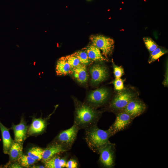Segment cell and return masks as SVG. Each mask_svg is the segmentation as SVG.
<instances>
[{
  "instance_id": "obj_1",
  "label": "cell",
  "mask_w": 168,
  "mask_h": 168,
  "mask_svg": "<svg viewBox=\"0 0 168 168\" xmlns=\"http://www.w3.org/2000/svg\"><path fill=\"white\" fill-rule=\"evenodd\" d=\"M74 124L79 128L84 130L96 125L101 113L85 103L75 100Z\"/></svg>"
},
{
  "instance_id": "obj_2",
  "label": "cell",
  "mask_w": 168,
  "mask_h": 168,
  "mask_svg": "<svg viewBox=\"0 0 168 168\" xmlns=\"http://www.w3.org/2000/svg\"><path fill=\"white\" fill-rule=\"evenodd\" d=\"M85 139L89 148L94 152L97 153L99 150L109 142L112 135L110 129L103 130L96 125L85 130Z\"/></svg>"
},
{
  "instance_id": "obj_3",
  "label": "cell",
  "mask_w": 168,
  "mask_h": 168,
  "mask_svg": "<svg viewBox=\"0 0 168 168\" xmlns=\"http://www.w3.org/2000/svg\"><path fill=\"white\" fill-rule=\"evenodd\" d=\"M116 147L110 142L100 149L99 162L101 165L107 168H112L115 165Z\"/></svg>"
},
{
  "instance_id": "obj_4",
  "label": "cell",
  "mask_w": 168,
  "mask_h": 168,
  "mask_svg": "<svg viewBox=\"0 0 168 168\" xmlns=\"http://www.w3.org/2000/svg\"><path fill=\"white\" fill-rule=\"evenodd\" d=\"M136 97L135 94L129 91L119 92L110 102L109 108L116 114L122 111L129 101Z\"/></svg>"
},
{
  "instance_id": "obj_5",
  "label": "cell",
  "mask_w": 168,
  "mask_h": 168,
  "mask_svg": "<svg viewBox=\"0 0 168 168\" xmlns=\"http://www.w3.org/2000/svg\"><path fill=\"white\" fill-rule=\"evenodd\" d=\"M90 39L92 44L101 51L106 58L112 54L114 44L113 39L101 35H92Z\"/></svg>"
},
{
  "instance_id": "obj_6",
  "label": "cell",
  "mask_w": 168,
  "mask_h": 168,
  "mask_svg": "<svg viewBox=\"0 0 168 168\" xmlns=\"http://www.w3.org/2000/svg\"><path fill=\"white\" fill-rule=\"evenodd\" d=\"M79 130L75 124L70 128L60 132L56 137L54 143L62 145L68 151L71 149Z\"/></svg>"
},
{
  "instance_id": "obj_7",
  "label": "cell",
  "mask_w": 168,
  "mask_h": 168,
  "mask_svg": "<svg viewBox=\"0 0 168 168\" xmlns=\"http://www.w3.org/2000/svg\"><path fill=\"white\" fill-rule=\"evenodd\" d=\"M115 114V119L109 128L112 136L118 132L128 128L134 119L129 114L124 111L119 112Z\"/></svg>"
},
{
  "instance_id": "obj_8",
  "label": "cell",
  "mask_w": 168,
  "mask_h": 168,
  "mask_svg": "<svg viewBox=\"0 0 168 168\" xmlns=\"http://www.w3.org/2000/svg\"><path fill=\"white\" fill-rule=\"evenodd\" d=\"M109 96L107 90L105 88L97 89L92 91L88 95L87 100L89 105L95 108L104 104Z\"/></svg>"
},
{
  "instance_id": "obj_9",
  "label": "cell",
  "mask_w": 168,
  "mask_h": 168,
  "mask_svg": "<svg viewBox=\"0 0 168 168\" xmlns=\"http://www.w3.org/2000/svg\"><path fill=\"white\" fill-rule=\"evenodd\" d=\"M146 108L144 102L136 97L129 101L122 111L127 113L134 119L143 113Z\"/></svg>"
},
{
  "instance_id": "obj_10",
  "label": "cell",
  "mask_w": 168,
  "mask_h": 168,
  "mask_svg": "<svg viewBox=\"0 0 168 168\" xmlns=\"http://www.w3.org/2000/svg\"><path fill=\"white\" fill-rule=\"evenodd\" d=\"M91 82L93 84H98L104 81L107 77L108 72L106 68L103 65L96 64L90 69Z\"/></svg>"
},
{
  "instance_id": "obj_11",
  "label": "cell",
  "mask_w": 168,
  "mask_h": 168,
  "mask_svg": "<svg viewBox=\"0 0 168 168\" xmlns=\"http://www.w3.org/2000/svg\"><path fill=\"white\" fill-rule=\"evenodd\" d=\"M67 151L62 145L54 143L44 149L42 160L44 163L56 154Z\"/></svg>"
},
{
  "instance_id": "obj_12",
  "label": "cell",
  "mask_w": 168,
  "mask_h": 168,
  "mask_svg": "<svg viewBox=\"0 0 168 168\" xmlns=\"http://www.w3.org/2000/svg\"><path fill=\"white\" fill-rule=\"evenodd\" d=\"M28 127L24 121L21 119L20 123L16 125H13V130L15 142L22 143L26 138Z\"/></svg>"
},
{
  "instance_id": "obj_13",
  "label": "cell",
  "mask_w": 168,
  "mask_h": 168,
  "mask_svg": "<svg viewBox=\"0 0 168 168\" xmlns=\"http://www.w3.org/2000/svg\"><path fill=\"white\" fill-rule=\"evenodd\" d=\"M0 129L2 138L3 152L5 154H8L10 148L14 141L11 137L9 129L6 127L0 121Z\"/></svg>"
},
{
  "instance_id": "obj_14",
  "label": "cell",
  "mask_w": 168,
  "mask_h": 168,
  "mask_svg": "<svg viewBox=\"0 0 168 168\" xmlns=\"http://www.w3.org/2000/svg\"><path fill=\"white\" fill-rule=\"evenodd\" d=\"M74 77L77 81L81 83L86 82L88 78V74L85 65L80 64L72 69Z\"/></svg>"
},
{
  "instance_id": "obj_15",
  "label": "cell",
  "mask_w": 168,
  "mask_h": 168,
  "mask_svg": "<svg viewBox=\"0 0 168 168\" xmlns=\"http://www.w3.org/2000/svg\"><path fill=\"white\" fill-rule=\"evenodd\" d=\"M72 69L64 57L60 58L58 60L55 69L57 75H65L71 73H72Z\"/></svg>"
},
{
  "instance_id": "obj_16",
  "label": "cell",
  "mask_w": 168,
  "mask_h": 168,
  "mask_svg": "<svg viewBox=\"0 0 168 168\" xmlns=\"http://www.w3.org/2000/svg\"><path fill=\"white\" fill-rule=\"evenodd\" d=\"M46 125L44 120L41 118L34 119L28 129V133L32 135L40 133L44 131Z\"/></svg>"
},
{
  "instance_id": "obj_17",
  "label": "cell",
  "mask_w": 168,
  "mask_h": 168,
  "mask_svg": "<svg viewBox=\"0 0 168 168\" xmlns=\"http://www.w3.org/2000/svg\"><path fill=\"white\" fill-rule=\"evenodd\" d=\"M89 58L93 61H107L106 58L103 56L100 50L93 44L89 45L86 49Z\"/></svg>"
},
{
  "instance_id": "obj_18",
  "label": "cell",
  "mask_w": 168,
  "mask_h": 168,
  "mask_svg": "<svg viewBox=\"0 0 168 168\" xmlns=\"http://www.w3.org/2000/svg\"><path fill=\"white\" fill-rule=\"evenodd\" d=\"M22 143L14 142L11 146L8 153L10 160L13 161H17L22 155Z\"/></svg>"
},
{
  "instance_id": "obj_19",
  "label": "cell",
  "mask_w": 168,
  "mask_h": 168,
  "mask_svg": "<svg viewBox=\"0 0 168 168\" xmlns=\"http://www.w3.org/2000/svg\"><path fill=\"white\" fill-rule=\"evenodd\" d=\"M168 50L161 47L158 46L153 51L150 53V55L148 60L149 63H150L157 60L161 57L167 54Z\"/></svg>"
},
{
  "instance_id": "obj_20",
  "label": "cell",
  "mask_w": 168,
  "mask_h": 168,
  "mask_svg": "<svg viewBox=\"0 0 168 168\" xmlns=\"http://www.w3.org/2000/svg\"><path fill=\"white\" fill-rule=\"evenodd\" d=\"M43 150L44 149L39 147H33L28 151L27 155L37 161H40L42 159Z\"/></svg>"
},
{
  "instance_id": "obj_21",
  "label": "cell",
  "mask_w": 168,
  "mask_h": 168,
  "mask_svg": "<svg viewBox=\"0 0 168 168\" xmlns=\"http://www.w3.org/2000/svg\"><path fill=\"white\" fill-rule=\"evenodd\" d=\"M59 156L55 155L46 161L45 163V167L47 168H61L60 160Z\"/></svg>"
},
{
  "instance_id": "obj_22",
  "label": "cell",
  "mask_w": 168,
  "mask_h": 168,
  "mask_svg": "<svg viewBox=\"0 0 168 168\" xmlns=\"http://www.w3.org/2000/svg\"><path fill=\"white\" fill-rule=\"evenodd\" d=\"M18 161L22 166L28 167L35 163L37 161L32 158L29 156L22 155L19 158Z\"/></svg>"
},
{
  "instance_id": "obj_23",
  "label": "cell",
  "mask_w": 168,
  "mask_h": 168,
  "mask_svg": "<svg viewBox=\"0 0 168 168\" xmlns=\"http://www.w3.org/2000/svg\"><path fill=\"white\" fill-rule=\"evenodd\" d=\"M73 54L78 58L81 64L85 65L90 63V59L86 51L79 50Z\"/></svg>"
},
{
  "instance_id": "obj_24",
  "label": "cell",
  "mask_w": 168,
  "mask_h": 168,
  "mask_svg": "<svg viewBox=\"0 0 168 168\" xmlns=\"http://www.w3.org/2000/svg\"><path fill=\"white\" fill-rule=\"evenodd\" d=\"M146 47L150 53L151 52L159 46L150 37H145L143 38Z\"/></svg>"
},
{
  "instance_id": "obj_25",
  "label": "cell",
  "mask_w": 168,
  "mask_h": 168,
  "mask_svg": "<svg viewBox=\"0 0 168 168\" xmlns=\"http://www.w3.org/2000/svg\"><path fill=\"white\" fill-rule=\"evenodd\" d=\"M64 58L72 68L81 64L78 58L73 54L66 56Z\"/></svg>"
},
{
  "instance_id": "obj_26",
  "label": "cell",
  "mask_w": 168,
  "mask_h": 168,
  "mask_svg": "<svg viewBox=\"0 0 168 168\" xmlns=\"http://www.w3.org/2000/svg\"><path fill=\"white\" fill-rule=\"evenodd\" d=\"M124 80L120 78H116L113 82L115 89L118 91H121L124 89Z\"/></svg>"
},
{
  "instance_id": "obj_27",
  "label": "cell",
  "mask_w": 168,
  "mask_h": 168,
  "mask_svg": "<svg viewBox=\"0 0 168 168\" xmlns=\"http://www.w3.org/2000/svg\"><path fill=\"white\" fill-rule=\"evenodd\" d=\"M114 72L116 78H120L124 74V71L121 66H118L113 64Z\"/></svg>"
},
{
  "instance_id": "obj_28",
  "label": "cell",
  "mask_w": 168,
  "mask_h": 168,
  "mask_svg": "<svg viewBox=\"0 0 168 168\" xmlns=\"http://www.w3.org/2000/svg\"><path fill=\"white\" fill-rule=\"evenodd\" d=\"M78 166V163L77 160L72 158L67 161L65 166L67 168H77Z\"/></svg>"
},
{
  "instance_id": "obj_29",
  "label": "cell",
  "mask_w": 168,
  "mask_h": 168,
  "mask_svg": "<svg viewBox=\"0 0 168 168\" xmlns=\"http://www.w3.org/2000/svg\"><path fill=\"white\" fill-rule=\"evenodd\" d=\"M67 161V156L60 158V164L61 168L65 167Z\"/></svg>"
},
{
  "instance_id": "obj_30",
  "label": "cell",
  "mask_w": 168,
  "mask_h": 168,
  "mask_svg": "<svg viewBox=\"0 0 168 168\" xmlns=\"http://www.w3.org/2000/svg\"><path fill=\"white\" fill-rule=\"evenodd\" d=\"M163 84L165 86H168V67H166V74L165 75V78L163 82Z\"/></svg>"
},
{
  "instance_id": "obj_31",
  "label": "cell",
  "mask_w": 168,
  "mask_h": 168,
  "mask_svg": "<svg viewBox=\"0 0 168 168\" xmlns=\"http://www.w3.org/2000/svg\"><path fill=\"white\" fill-rule=\"evenodd\" d=\"M9 166V168H22V166L20 165L17 163H14L11 164Z\"/></svg>"
}]
</instances>
